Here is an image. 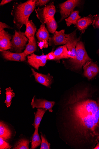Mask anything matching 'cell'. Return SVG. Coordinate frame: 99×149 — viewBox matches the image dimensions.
<instances>
[{"label": "cell", "instance_id": "cell-1", "mask_svg": "<svg viewBox=\"0 0 99 149\" xmlns=\"http://www.w3.org/2000/svg\"><path fill=\"white\" fill-rule=\"evenodd\" d=\"M91 97L88 88L74 91L65 103L63 116L71 143L93 149L99 143V99Z\"/></svg>", "mask_w": 99, "mask_h": 149}, {"label": "cell", "instance_id": "cell-2", "mask_svg": "<svg viewBox=\"0 0 99 149\" xmlns=\"http://www.w3.org/2000/svg\"><path fill=\"white\" fill-rule=\"evenodd\" d=\"M36 2V0H29L24 3H14L11 15L13 17V22L18 29L20 30L29 21L30 16L35 8Z\"/></svg>", "mask_w": 99, "mask_h": 149}, {"label": "cell", "instance_id": "cell-3", "mask_svg": "<svg viewBox=\"0 0 99 149\" xmlns=\"http://www.w3.org/2000/svg\"><path fill=\"white\" fill-rule=\"evenodd\" d=\"M92 61L86 50L83 43L79 41L76 47V55L75 59H70L69 62L73 69L80 70L84 65L87 62Z\"/></svg>", "mask_w": 99, "mask_h": 149}, {"label": "cell", "instance_id": "cell-4", "mask_svg": "<svg viewBox=\"0 0 99 149\" xmlns=\"http://www.w3.org/2000/svg\"><path fill=\"white\" fill-rule=\"evenodd\" d=\"M28 40L25 32L15 30L11 41L12 46L10 51L18 53L23 52L22 51L25 48Z\"/></svg>", "mask_w": 99, "mask_h": 149}, {"label": "cell", "instance_id": "cell-5", "mask_svg": "<svg viewBox=\"0 0 99 149\" xmlns=\"http://www.w3.org/2000/svg\"><path fill=\"white\" fill-rule=\"evenodd\" d=\"M35 11L37 17L42 24H45L48 21L54 18L56 12L53 2L41 8H38Z\"/></svg>", "mask_w": 99, "mask_h": 149}, {"label": "cell", "instance_id": "cell-6", "mask_svg": "<svg viewBox=\"0 0 99 149\" xmlns=\"http://www.w3.org/2000/svg\"><path fill=\"white\" fill-rule=\"evenodd\" d=\"M81 4V1L79 0H68L60 4L59 7L61 19L59 22L69 17L73 12L74 9L76 7L79 6Z\"/></svg>", "mask_w": 99, "mask_h": 149}, {"label": "cell", "instance_id": "cell-7", "mask_svg": "<svg viewBox=\"0 0 99 149\" xmlns=\"http://www.w3.org/2000/svg\"><path fill=\"white\" fill-rule=\"evenodd\" d=\"M76 31V30L71 33L66 35L67 41L66 45L68 50V57L69 59L75 58L76 45L80 40V37L78 38H77Z\"/></svg>", "mask_w": 99, "mask_h": 149}, {"label": "cell", "instance_id": "cell-8", "mask_svg": "<svg viewBox=\"0 0 99 149\" xmlns=\"http://www.w3.org/2000/svg\"><path fill=\"white\" fill-rule=\"evenodd\" d=\"M27 58L28 63L37 70L39 67L45 66L48 60L46 55L38 56L34 53L27 56Z\"/></svg>", "mask_w": 99, "mask_h": 149}, {"label": "cell", "instance_id": "cell-9", "mask_svg": "<svg viewBox=\"0 0 99 149\" xmlns=\"http://www.w3.org/2000/svg\"><path fill=\"white\" fill-rule=\"evenodd\" d=\"M84 75L89 80L95 77L99 72V67L95 62L91 61L86 63L83 66Z\"/></svg>", "mask_w": 99, "mask_h": 149}, {"label": "cell", "instance_id": "cell-10", "mask_svg": "<svg viewBox=\"0 0 99 149\" xmlns=\"http://www.w3.org/2000/svg\"><path fill=\"white\" fill-rule=\"evenodd\" d=\"M55 103L54 101H49L45 99H36L35 96H34L31 104L33 109L35 108L37 109H44L52 112V108Z\"/></svg>", "mask_w": 99, "mask_h": 149}, {"label": "cell", "instance_id": "cell-11", "mask_svg": "<svg viewBox=\"0 0 99 149\" xmlns=\"http://www.w3.org/2000/svg\"><path fill=\"white\" fill-rule=\"evenodd\" d=\"M65 30L56 31L53 36L49 38V45L50 46L65 45L67 43Z\"/></svg>", "mask_w": 99, "mask_h": 149}, {"label": "cell", "instance_id": "cell-12", "mask_svg": "<svg viewBox=\"0 0 99 149\" xmlns=\"http://www.w3.org/2000/svg\"><path fill=\"white\" fill-rule=\"evenodd\" d=\"M0 51L3 57L6 60L18 62H23L26 60L27 56L24 52L18 53L7 50H0Z\"/></svg>", "mask_w": 99, "mask_h": 149}, {"label": "cell", "instance_id": "cell-13", "mask_svg": "<svg viewBox=\"0 0 99 149\" xmlns=\"http://www.w3.org/2000/svg\"><path fill=\"white\" fill-rule=\"evenodd\" d=\"M33 75L37 82L47 87L51 88L53 77L50 74H44L36 72L33 68L31 69Z\"/></svg>", "mask_w": 99, "mask_h": 149}, {"label": "cell", "instance_id": "cell-14", "mask_svg": "<svg viewBox=\"0 0 99 149\" xmlns=\"http://www.w3.org/2000/svg\"><path fill=\"white\" fill-rule=\"evenodd\" d=\"M13 36L4 30L0 31V50H7L12 46L10 40Z\"/></svg>", "mask_w": 99, "mask_h": 149}, {"label": "cell", "instance_id": "cell-15", "mask_svg": "<svg viewBox=\"0 0 99 149\" xmlns=\"http://www.w3.org/2000/svg\"><path fill=\"white\" fill-rule=\"evenodd\" d=\"M93 20V16L90 15L87 17L81 18L78 19L76 22L75 25L81 33L83 34L88 27L92 24Z\"/></svg>", "mask_w": 99, "mask_h": 149}, {"label": "cell", "instance_id": "cell-16", "mask_svg": "<svg viewBox=\"0 0 99 149\" xmlns=\"http://www.w3.org/2000/svg\"><path fill=\"white\" fill-rule=\"evenodd\" d=\"M53 52L55 56L54 61H60L63 59H69L68 57V50L66 44L56 48Z\"/></svg>", "mask_w": 99, "mask_h": 149}, {"label": "cell", "instance_id": "cell-17", "mask_svg": "<svg viewBox=\"0 0 99 149\" xmlns=\"http://www.w3.org/2000/svg\"><path fill=\"white\" fill-rule=\"evenodd\" d=\"M36 36L39 42L43 40L48 42H49V34L48 31L45 27V24H42L40 26Z\"/></svg>", "mask_w": 99, "mask_h": 149}, {"label": "cell", "instance_id": "cell-18", "mask_svg": "<svg viewBox=\"0 0 99 149\" xmlns=\"http://www.w3.org/2000/svg\"><path fill=\"white\" fill-rule=\"evenodd\" d=\"M12 132L8 126L3 121L0 123V137L5 141L9 140L12 137Z\"/></svg>", "mask_w": 99, "mask_h": 149}, {"label": "cell", "instance_id": "cell-19", "mask_svg": "<svg viewBox=\"0 0 99 149\" xmlns=\"http://www.w3.org/2000/svg\"><path fill=\"white\" fill-rule=\"evenodd\" d=\"M37 45L35 36H32L28 40V44L26 45L24 52L27 56L35 52L37 49Z\"/></svg>", "mask_w": 99, "mask_h": 149}, {"label": "cell", "instance_id": "cell-20", "mask_svg": "<svg viewBox=\"0 0 99 149\" xmlns=\"http://www.w3.org/2000/svg\"><path fill=\"white\" fill-rule=\"evenodd\" d=\"M26 26V29L25 35L29 39L32 36H35L37 30V27L32 20H29Z\"/></svg>", "mask_w": 99, "mask_h": 149}, {"label": "cell", "instance_id": "cell-21", "mask_svg": "<svg viewBox=\"0 0 99 149\" xmlns=\"http://www.w3.org/2000/svg\"><path fill=\"white\" fill-rule=\"evenodd\" d=\"M47 111L45 109L38 108L37 111L34 113L35 118L34 126L35 129L39 127L41 121Z\"/></svg>", "mask_w": 99, "mask_h": 149}, {"label": "cell", "instance_id": "cell-22", "mask_svg": "<svg viewBox=\"0 0 99 149\" xmlns=\"http://www.w3.org/2000/svg\"><path fill=\"white\" fill-rule=\"evenodd\" d=\"M81 18L79 11H73L68 18L65 19L67 26H69L73 24L75 25L77 21Z\"/></svg>", "mask_w": 99, "mask_h": 149}, {"label": "cell", "instance_id": "cell-23", "mask_svg": "<svg viewBox=\"0 0 99 149\" xmlns=\"http://www.w3.org/2000/svg\"><path fill=\"white\" fill-rule=\"evenodd\" d=\"M38 128L35 129L33 134L32 140L31 149H36L41 144V141L38 133Z\"/></svg>", "mask_w": 99, "mask_h": 149}, {"label": "cell", "instance_id": "cell-24", "mask_svg": "<svg viewBox=\"0 0 99 149\" xmlns=\"http://www.w3.org/2000/svg\"><path fill=\"white\" fill-rule=\"evenodd\" d=\"M30 141L26 139H21L17 142L14 149H29Z\"/></svg>", "mask_w": 99, "mask_h": 149}, {"label": "cell", "instance_id": "cell-25", "mask_svg": "<svg viewBox=\"0 0 99 149\" xmlns=\"http://www.w3.org/2000/svg\"><path fill=\"white\" fill-rule=\"evenodd\" d=\"M6 99L5 103L7 107H9L11 105L12 98L15 97V94L10 87L6 88Z\"/></svg>", "mask_w": 99, "mask_h": 149}, {"label": "cell", "instance_id": "cell-26", "mask_svg": "<svg viewBox=\"0 0 99 149\" xmlns=\"http://www.w3.org/2000/svg\"><path fill=\"white\" fill-rule=\"evenodd\" d=\"M46 24L48 32L54 34L56 31L58 27L57 23L54 18L48 21Z\"/></svg>", "mask_w": 99, "mask_h": 149}, {"label": "cell", "instance_id": "cell-27", "mask_svg": "<svg viewBox=\"0 0 99 149\" xmlns=\"http://www.w3.org/2000/svg\"><path fill=\"white\" fill-rule=\"evenodd\" d=\"M41 143L40 149H50V144L49 143L46 139L44 136L43 134L41 132Z\"/></svg>", "mask_w": 99, "mask_h": 149}, {"label": "cell", "instance_id": "cell-28", "mask_svg": "<svg viewBox=\"0 0 99 149\" xmlns=\"http://www.w3.org/2000/svg\"><path fill=\"white\" fill-rule=\"evenodd\" d=\"M11 146L10 144L2 138L0 137V149H10Z\"/></svg>", "mask_w": 99, "mask_h": 149}, {"label": "cell", "instance_id": "cell-29", "mask_svg": "<svg viewBox=\"0 0 99 149\" xmlns=\"http://www.w3.org/2000/svg\"><path fill=\"white\" fill-rule=\"evenodd\" d=\"M93 16L94 20L92 25L94 29H99V15L97 14Z\"/></svg>", "mask_w": 99, "mask_h": 149}, {"label": "cell", "instance_id": "cell-30", "mask_svg": "<svg viewBox=\"0 0 99 149\" xmlns=\"http://www.w3.org/2000/svg\"><path fill=\"white\" fill-rule=\"evenodd\" d=\"M37 43L38 46L42 50L43 49V48H47L49 45V43L44 40L40 42H38Z\"/></svg>", "mask_w": 99, "mask_h": 149}, {"label": "cell", "instance_id": "cell-31", "mask_svg": "<svg viewBox=\"0 0 99 149\" xmlns=\"http://www.w3.org/2000/svg\"><path fill=\"white\" fill-rule=\"evenodd\" d=\"M50 1L49 0H36V6H45Z\"/></svg>", "mask_w": 99, "mask_h": 149}, {"label": "cell", "instance_id": "cell-32", "mask_svg": "<svg viewBox=\"0 0 99 149\" xmlns=\"http://www.w3.org/2000/svg\"><path fill=\"white\" fill-rule=\"evenodd\" d=\"M12 29L11 27L3 22H0V31L4 30L5 29Z\"/></svg>", "mask_w": 99, "mask_h": 149}, {"label": "cell", "instance_id": "cell-33", "mask_svg": "<svg viewBox=\"0 0 99 149\" xmlns=\"http://www.w3.org/2000/svg\"><path fill=\"white\" fill-rule=\"evenodd\" d=\"M46 55L48 60H55V56L54 55V52H50Z\"/></svg>", "mask_w": 99, "mask_h": 149}, {"label": "cell", "instance_id": "cell-34", "mask_svg": "<svg viewBox=\"0 0 99 149\" xmlns=\"http://www.w3.org/2000/svg\"><path fill=\"white\" fill-rule=\"evenodd\" d=\"M12 1H12V0H2L1 3H0V6H3Z\"/></svg>", "mask_w": 99, "mask_h": 149}, {"label": "cell", "instance_id": "cell-35", "mask_svg": "<svg viewBox=\"0 0 99 149\" xmlns=\"http://www.w3.org/2000/svg\"><path fill=\"white\" fill-rule=\"evenodd\" d=\"M94 149H99V143L97 144L96 146L95 147L93 148Z\"/></svg>", "mask_w": 99, "mask_h": 149}, {"label": "cell", "instance_id": "cell-36", "mask_svg": "<svg viewBox=\"0 0 99 149\" xmlns=\"http://www.w3.org/2000/svg\"><path fill=\"white\" fill-rule=\"evenodd\" d=\"M97 54H98V56L99 57V48L98 49V50L97 51Z\"/></svg>", "mask_w": 99, "mask_h": 149}, {"label": "cell", "instance_id": "cell-37", "mask_svg": "<svg viewBox=\"0 0 99 149\" xmlns=\"http://www.w3.org/2000/svg\"></svg>", "mask_w": 99, "mask_h": 149}]
</instances>
